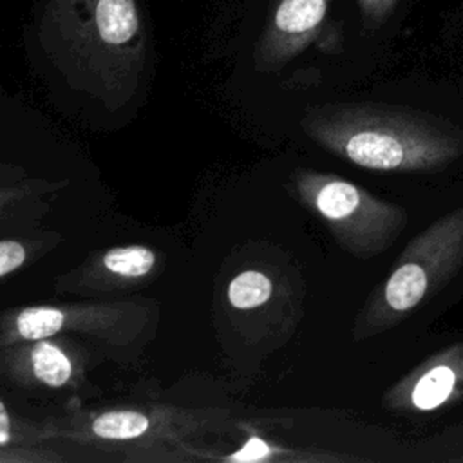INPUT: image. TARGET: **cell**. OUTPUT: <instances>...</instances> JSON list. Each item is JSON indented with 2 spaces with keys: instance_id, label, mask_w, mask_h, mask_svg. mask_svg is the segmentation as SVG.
Listing matches in <instances>:
<instances>
[{
  "instance_id": "cell-1",
  "label": "cell",
  "mask_w": 463,
  "mask_h": 463,
  "mask_svg": "<svg viewBox=\"0 0 463 463\" xmlns=\"http://www.w3.org/2000/svg\"><path fill=\"white\" fill-rule=\"evenodd\" d=\"M302 125L322 148L374 172L441 168L463 154V132L454 125L394 109L336 107Z\"/></svg>"
},
{
  "instance_id": "cell-2",
  "label": "cell",
  "mask_w": 463,
  "mask_h": 463,
  "mask_svg": "<svg viewBox=\"0 0 463 463\" xmlns=\"http://www.w3.org/2000/svg\"><path fill=\"white\" fill-rule=\"evenodd\" d=\"M463 266V206L416 235L374 291L356 336L380 333L420 307Z\"/></svg>"
},
{
  "instance_id": "cell-3",
  "label": "cell",
  "mask_w": 463,
  "mask_h": 463,
  "mask_svg": "<svg viewBox=\"0 0 463 463\" xmlns=\"http://www.w3.org/2000/svg\"><path fill=\"white\" fill-rule=\"evenodd\" d=\"M157 317L154 302L137 300L13 307L0 313V345L67 333L94 338L112 349H132L154 336Z\"/></svg>"
},
{
  "instance_id": "cell-4",
  "label": "cell",
  "mask_w": 463,
  "mask_h": 463,
  "mask_svg": "<svg viewBox=\"0 0 463 463\" xmlns=\"http://www.w3.org/2000/svg\"><path fill=\"white\" fill-rule=\"evenodd\" d=\"M293 179L298 199L356 257L367 259L383 251L407 224V215L402 208L373 197L338 175L300 170Z\"/></svg>"
},
{
  "instance_id": "cell-5",
  "label": "cell",
  "mask_w": 463,
  "mask_h": 463,
  "mask_svg": "<svg viewBox=\"0 0 463 463\" xmlns=\"http://www.w3.org/2000/svg\"><path fill=\"white\" fill-rule=\"evenodd\" d=\"M45 425L49 439L60 438L83 445H137L141 450L161 449L163 443L179 445L195 436L203 420L179 409H109L98 412H76Z\"/></svg>"
},
{
  "instance_id": "cell-6",
  "label": "cell",
  "mask_w": 463,
  "mask_h": 463,
  "mask_svg": "<svg viewBox=\"0 0 463 463\" xmlns=\"http://www.w3.org/2000/svg\"><path fill=\"white\" fill-rule=\"evenodd\" d=\"M87 354L65 335L0 345V380L24 389H78Z\"/></svg>"
},
{
  "instance_id": "cell-7",
  "label": "cell",
  "mask_w": 463,
  "mask_h": 463,
  "mask_svg": "<svg viewBox=\"0 0 463 463\" xmlns=\"http://www.w3.org/2000/svg\"><path fill=\"white\" fill-rule=\"evenodd\" d=\"M161 266L156 250L143 244H121L89 255L78 268L56 280L60 293L103 295L134 291L152 280Z\"/></svg>"
},
{
  "instance_id": "cell-8",
  "label": "cell",
  "mask_w": 463,
  "mask_h": 463,
  "mask_svg": "<svg viewBox=\"0 0 463 463\" xmlns=\"http://www.w3.org/2000/svg\"><path fill=\"white\" fill-rule=\"evenodd\" d=\"M61 186L63 183L54 184L40 179H27L13 186L0 188V226L5 222L9 226L24 222V212L38 215L40 208H47L43 197Z\"/></svg>"
},
{
  "instance_id": "cell-9",
  "label": "cell",
  "mask_w": 463,
  "mask_h": 463,
  "mask_svg": "<svg viewBox=\"0 0 463 463\" xmlns=\"http://www.w3.org/2000/svg\"><path fill=\"white\" fill-rule=\"evenodd\" d=\"M458 385V371L447 362L432 364L420 373L411 387V403L418 411H432L443 405Z\"/></svg>"
},
{
  "instance_id": "cell-10",
  "label": "cell",
  "mask_w": 463,
  "mask_h": 463,
  "mask_svg": "<svg viewBox=\"0 0 463 463\" xmlns=\"http://www.w3.org/2000/svg\"><path fill=\"white\" fill-rule=\"evenodd\" d=\"M61 241L56 233L18 235L0 239V280L52 250Z\"/></svg>"
},
{
  "instance_id": "cell-11",
  "label": "cell",
  "mask_w": 463,
  "mask_h": 463,
  "mask_svg": "<svg viewBox=\"0 0 463 463\" xmlns=\"http://www.w3.org/2000/svg\"><path fill=\"white\" fill-rule=\"evenodd\" d=\"M273 280L260 269L239 271L226 286V302L233 311H253L273 297Z\"/></svg>"
},
{
  "instance_id": "cell-12",
  "label": "cell",
  "mask_w": 463,
  "mask_h": 463,
  "mask_svg": "<svg viewBox=\"0 0 463 463\" xmlns=\"http://www.w3.org/2000/svg\"><path fill=\"white\" fill-rule=\"evenodd\" d=\"M96 24L105 43L123 45L137 31V16L130 0H99Z\"/></svg>"
},
{
  "instance_id": "cell-13",
  "label": "cell",
  "mask_w": 463,
  "mask_h": 463,
  "mask_svg": "<svg viewBox=\"0 0 463 463\" xmlns=\"http://www.w3.org/2000/svg\"><path fill=\"white\" fill-rule=\"evenodd\" d=\"M47 439L49 436L43 423L36 425L14 418L0 400V449H33Z\"/></svg>"
},
{
  "instance_id": "cell-14",
  "label": "cell",
  "mask_w": 463,
  "mask_h": 463,
  "mask_svg": "<svg viewBox=\"0 0 463 463\" xmlns=\"http://www.w3.org/2000/svg\"><path fill=\"white\" fill-rule=\"evenodd\" d=\"M326 13V0H284L275 24L284 33H306L318 25Z\"/></svg>"
},
{
  "instance_id": "cell-15",
  "label": "cell",
  "mask_w": 463,
  "mask_h": 463,
  "mask_svg": "<svg viewBox=\"0 0 463 463\" xmlns=\"http://www.w3.org/2000/svg\"><path fill=\"white\" fill-rule=\"evenodd\" d=\"M289 456L284 452V449L271 447L264 439L251 436L239 450L221 456L217 459L221 461H237V463H248V461H275V459H288Z\"/></svg>"
}]
</instances>
